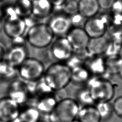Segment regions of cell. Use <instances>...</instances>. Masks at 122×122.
Here are the masks:
<instances>
[{
    "label": "cell",
    "instance_id": "6da1fadb",
    "mask_svg": "<svg viewBox=\"0 0 122 122\" xmlns=\"http://www.w3.org/2000/svg\"><path fill=\"white\" fill-rule=\"evenodd\" d=\"M43 79L54 92L60 91L71 81V70L65 63L56 61L45 69Z\"/></svg>",
    "mask_w": 122,
    "mask_h": 122
},
{
    "label": "cell",
    "instance_id": "7a4b0ae2",
    "mask_svg": "<svg viewBox=\"0 0 122 122\" xmlns=\"http://www.w3.org/2000/svg\"><path fill=\"white\" fill-rule=\"evenodd\" d=\"M25 37L32 47L44 49L50 46L55 36L46 23L37 22L29 27Z\"/></svg>",
    "mask_w": 122,
    "mask_h": 122
},
{
    "label": "cell",
    "instance_id": "3957f363",
    "mask_svg": "<svg viewBox=\"0 0 122 122\" xmlns=\"http://www.w3.org/2000/svg\"><path fill=\"white\" fill-rule=\"evenodd\" d=\"M27 28L25 20L16 13L12 4H7L3 17L2 30L4 34L12 39L23 36Z\"/></svg>",
    "mask_w": 122,
    "mask_h": 122
},
{
    "label": "cell",
    "instance_id": "277c9868",
    "mask_svg": "<svg viewBox=\"0 0 122 122\" xmlns=\"http://www.w3.org/2000/svg\"><path fill=\"white\" fill-rule=\"evenodd\" d=\"M78 103L74 100L64 98L58 102L53 111L48 114L49 122H71L79 112Z\"/></svg>",
    "mask_w": 122,
    "mask_h": 122
},
{
    "label": "cell",
    "instance_id": "5b68a950",
    "mask_svg": "<svg viewBox=\"0 0 122 122\" xmlns=\"http://www.w3.org/2000/svg\"><path fill=\"white\" fill-rule=\"evenodd\" d=\"M18 75L26 82L36 81L43 76L45 68L40 60L28 57L17 68Z\"/></svg>",
    "mask_w": 122,
    "mask_h": 122
},
{
    "label": "cell",
    "instance_id": "8992f818",
    "mask_svg": "<svg viewBox=\"0 0 122 122\" xmlns=\"http://www.w3.org/2000/svg\"><path fill=\"white\" fill-rule=\"evenodd\" d=\"M73 50L65 36L56 37L50 45V52L56 61L65 62L72 55Z\"/></svg>",
    "mask_w": 122,
    "mask_h": 122
},
{
    "label": "cell",
    "instance_id": "52a82bcc",
    "mask_svg": "<svg viewBox=\"0 0 122 122\" xmlns=\"http://www.w3.org/2000/svg\"><path fill=\"white\" fill-rule=\"evenodd\" d=\"M55 36H65L71 28L70 17L59 11L53 13L46 23Z\"/></svg>",
    "mask_w": 122,
    "mask_h": 122
},
{
    "label": "cell",
    "instance_id": "ba28073f",
    "mask_svg": "<svg viewBox=\"0 0 122 122\" xmlns=\"http://www.w3.org/2000/svg\"><path fill=\"white\" fill-rule=\"evenodd\" d=\"M7 96L20 106L26 104L29 100L26 82L21 79L11 80L7 90Z\"/></svg>",
    "mask_w": 122,
    "mask_h": 122
},
{
    "label": "cell",
    "instance_id": "9c48e42d",
    "mask_svg": "<svg viewBox=\"0 0 122 122\" xmlns=\"http://www.w3.org/2000/svg\"><path fill=\"white\" fill-rule=\"evenodd\" d=\"M20 106L8 96L0 99V121L10 122L19 117Z\"/></svg>",
    "mask_w": 122,
    "mask_h": 122
},
{
    "label": "cell",
    "instance_id": "30bf717a",
    "mask_svg": "<svg viewBox=\"0 0 122 122\" xmlns=\"http://www.w3.org/2000/svg\"><path fill=\"white\" fill-rule=\"evenodd\" d=\"M73 51H81L86 48L90 37L83 28L73 27L65 35Z\"/></svg>",
    "mask_w": 122,
    "mask_h": 122
},
{
    "label": "cell",
    "instance_id": "8fae6325",
    "mask_svg": "<svg viewBox=\"0 0 122 122\" xmlns=\"http://www.w3.org/2000/svg\"><path fill=\"white\" fill-rule=\"evenodd\" d=\"M83 29L91 38L103 36L106 30L105 20L103 15H97L87 19Z\"/></svg>",
    "mask_w": 122,
    "mask_h": 122
},
{
    "label": "cell",
    "instance_id": "7c38bea8",
    "mask_svg": "<svg viewBox=\"0 0 122 122\" xmlns=\"http://www.w3.org/2000/svg\"><path fill=\"white\" fill-rule=\"evenodd\" d=\"M89 92L93 100H98L100 102L108 101L113 95L112 85L105 81H96Z\"/></svg>",
    "mask_w": 122,
    "mask_h": 122
},
{
    "label": "cell",
    "instance_id": "4fadbf2b",
    "mask_svg": "<svg viewBox=\"0 0 122 122\" xmlns=\"http://www.w3.org/2000/svg\"><path fill=\"white\" fill-rule=\"evenodd\" d=\"M31 17L36 19L50 17L54 10L55 6L51 0H32Z\"/></svg>",
    "mask_w": 122,
    "mask_h": 122
},
{
    "label": "cell",
    "instance_id": "5bb4252c",
    "mask_svg": "<svg viewBox=\"0 0 122 122\" xmlns=\"http://www.w3.org/2000/svg\"><path fill=\"white\" fill-rule=\"evenodd\" d=\"M26 46H11L6 51L4 60L16 69L28 57Z\"/></svg>",
    "mask_w": 122,
    "mask_h": 122
},
{
    "label": "cell",
    "instance_id": "9a60e30c",
    "mask_svg": "<svg viewBox=\"0 0 122 122\" xmlns=\"http://www.w3.org/2000/svg\"><path fill=\"white\" fill-rule=\"evenodd\" d=\"M58 101L53 93L38 97L35 107L41 113L48 115L56 106Z\"/></svg>",
    "mask_w": 122,
    "mask_h": 122
},
{
    "label": "cell",
    "instance_id": "2e32d148",
    "mask_svg": "<svg viewBox=\"0 0 122 122\" xmlns=\"http://www.w3.org/2000/svg\"><path fill=\"white\" fill-rule=\"evenodd\" d=\"M78 12L87 19L97 15L100 9L97 0H79Z\"/></svg>",
    "mask_w": 122,
    "mask_h": 122
},
{
    "label": "cell",
    "instance_id": "e0dca14e",
    "mask_svg": "<svg viewBox=\"0 0 122 122\" xmlns=\"http://www.w3.org/2000/svg\"><path fill=\"white\" fill-rule=\"evenodd\" d=\"M16 13L24 19L31 17L32 0H15L12 4Z\"/></svg>",
    "mask_w": 122,
    "mask_h": 122
},
{
    "label": "cell",
    "instance_id": "ac0fdd59",
    "mask_svg": "<svg viewBox=\"0 0 122 122\" xmlns=\"http://www.w3.org/2000/svg\"><path fill=\"white\" fill-rule=\"evenodd\" d=\"M78 115L80 122H100L101 117L96 108L86 106L79 110Z\"/></svg>",
    "mask_w": 122,
    "mask_h": 122
},
{
    "label": "cell",
    "instance_id": "d6986e66",
    "mask_svg": "<svg viewBox=\"0 0 122 122\" xmlns=\"http://www.w3.org/2000/svg\"><path fill=\"white\" fill-rule=\"evenodd\" d=\"M108 47L107 40L103 36L91 38L88 44V51L92 54L98 55L104 52Z\"/></svg>",
    "mask_w": 122,
    "mask_h": 122
},
{
    "label": "cell",
    "instance_id": "ffe728a7",
    "mask_svg": "<svg viewBox=\"0 0 122 122\" xmlns=\"http://www.w3.org/2000/svg\"><path fill=\"white\" fill-rule=\"evenodd\" d=\"M41 113L32 105H27L20 108L19 118L22 122H38L40 121Z\"/></svg>",
    "mask_w": 122,
    "mask_h": 122
},
{
    "label": "cell",
    "instance_id": "44dd1931",
    "mask_svg": "<svg viewBox=\"0 0 122 122\" xmlns=\"http://www.w3.org/2000/svg\"><path fill=\"white\" fill-rule=\"evenodd\" d=\"M17 73V69L4 59L0 62V79L12 80Z\"/></svg>",
    "mask_w": 122,
    "mask_h": 122
},
{
    "label": "cell",
    "instance_id": "7402d4cb",
    "mask_svg": "<svg viewBox=\"0 0 122 122\" xmlns=\"http://www.w3.org/2000/svg\"><path fill=\"white\" fill-rule=\"evenodd\" d=\"M60 12L70 17L78 12V1L76 0H66L60 7Z\"/></svg>",
    "mask_w": 122,
    "mask_h": 122
},
{
    "label": "cell",
    "instance_id": "603a6c76",
    "mask_svg": "<svg viewBox=\"0 0 122 122\" xmlns=\"http://www.w3.org/2000/svg\"><path fill=\"white\" fill-rule=\"evenodd\" d=\"M54 91L45 81L43 77L37 81L36 84L35 95L38 97L53 94Z\"/></svg>",
    "mask_w": 122,
    "mask_h": 122
},
{
    "label": "cell",
    "instance_id": "cb8c5ba5",
    "mask_svg": "<svg viewBox=\"0 0 122 122\" xmlns=\"http://www.w3.org/2000/svg\"><path fill=\"white\" fill-rule=\"evenodd\" d=\"M71 70V81L75 82H82L85 80L88 76L86 70L83 69L80 66L76 67Z\"/></svg>",
    "mask_w": 122,
    "mask_h": 122
},
{
    "label": "cell",
    "instance_id": "d4e9b609",
    "mask_svg": "<svg viewBox=\"0 0 122 122\" xmlns=\"http://www.w3.org/2000/svg\"><path fill=\"white\" fill-rule=\"evenodd\" d=\"M111 10L112 16L115 19L122 22V0H115Z\"/></svg>",
    "mask_w": 122,
    "mask_h": 122
},
{
    "label": "cell",
    "instance_id": "484cf974",
    "mask_svg": "<svg viewBox=\"0 0 122 122\" xmlns=\"http://www.w3.org/2000/svg\"><path fill=\"white\" fill-rule=\"evenodd\" d=\"M87 19L78 12L70 16V20L71 26L73 27H78L83 28Z\"/></svg>",
    "mask_w": 122,
    "mask_h": 122
},
{
    "label": "cell",
    "instance_id": "4316f807",
    "mask_svg": "<svg viewBox=\"0 0 122 122\" xmlns=\"http://www.w3.org/2000/svg\"><path fill=\"white\" fill-rule=\"evenodd\" d=\"M96 109L98 111L101 118H106L109 116L111 112L112 108L110 105L107 102H100L97 105Z\"/></svg>",
    "mask_w": 122,
    "mask_h": 122
},
{
    "label": "cell",
    "instance_id": "83f0119b",
    "mask_svg": "<svg viewBox=\"0 0 122 122\" xmlns=\"http://www.w3.org/2000/svg\"><path fill=\"white\" fill-rule=\"evenodd\" d=\"M77 98L80 102L82 103L83 102L87 104L90 103L93 100L90 92L88 91L80 92L78 94Z\"/></svg>",
    "mask_w": 122,
    "mask_h": 122
},
{
    "label": "cell",
    "instance_id": "f1b7e54d",
    "mask_svg": "<svg viewBox=\"0 0 122 122\" xmlns=\"http://www.w3.org/2000/svg\"><path fill=\"white\" fill-rule=\"evenodd\" d=\"M113 110L116 115L122 119V96L115 100L113 104Z\"/></svg>",
    "mask_w": 122,
    "mask_h": 122
},
{
    "label": "cell",
    "instance_id": "f546056e",
    "mask_svg": "<svg viewBox=\"0 0 122 122\" xmlns=\"http://www.w3.org/2000/svg\"><path fill=\"white\" fill-rule=\"evenodd\" d=\"M11 40V46H26V40L25 36H20L15 37Z\"/></svg>",
    "mask_w": 122,
    "mask_h": 122
},
{
    "label": "cell",
    "instance_id": "4dcf8cb0",
    "mask_svg": "<svg viewBox=\"0 0 122 122\" xmlns=\"http://www.w3.org/2000/svg\"><path fill=\"white\" fill-rule=\"evenodd\" d=\"M100 8L103 10H111L115 0H97Z\"/></svg>",
    "mask_w": 122,
    "mask_h": 122
},
{
    "label": "cell",
    "instance_id": "1f68e13d",
    "mask_svg": "<svg viewBox=\"0 0 122 122\" xmlns=\"http://www.w3.org/2000/svg\"><path fill=\"white\" fill-rule=\"evenodd\" d=\"M6 50L5 49L4 45L0 42V62L4 59Z\"/></svg>",
    "mask_w": 122,
    "mask_h": 122
},
{
    "label": "cell",
    "instance_id": "d6a6232c",
    "mask_svg": "<svg viewBox=\"0 0 122 122\" xmlns=\"http://www.w3.org/2000/svg\"><path fill=\"white\" fill-rule=\"evenodd\" d=\"M55 7H60L66 0H51Z\"/></svg>",
    "mask_w": 122,
    "mask_h": 122
},
{
    "label": "cell",
    "instance_id": "836d02e7",
    "mask_svg": "<svg viewBox=\"0 0 122 122\" xmlns=\"http://www.w3.org/2000/svg\"><path fill=\"white\" fill-rule=\"evenodd\" d=\"M2 25H3V19L0 17V32L2 30Z\"/></svg>",
    "mask_w": 122,
    "mask_h": 122
},
{
    "label": "cell",
    "instance_id": "e575fe53",
    "mask_svg": "<svg viewBox=\"0 0 122 122\" xmlns=\"http://www.w3.org/2000/svg\"><path fill=\"white\" fill-rule=\"evenodd\" d=\"M119 58L122 61V47H121V48L120 49V50L119 52Z\"/></svg>",
    "mask_w": 122,
    "mask_h": 122
},
{
    "label": "cell",
    "instance_id": "d590c367",
    "mask_svg": "<svg viewBox=\"0 0 122 122\" xmlns=\"http://www.w3.org/2000/svg\"><path fill=\"white\" fill-rule=\"evenodd\" d=\"M10 122H22L20 120V119L19 118H17L15 119V120H13V121H12Z\"/></svg>",
    "mask_w": 122,
    "mask_h": 122
},
{
    "label": "cell",
    "instance_id": "8d00e7d4",
    "mask_svg": "<svg viewBox=\"0 0 122 122\" xmlns=\"http://www.w3.org/2000/svg\"><path fill=\"white\" fill-rule=\"evenodd\" d=\"M120 75L122 76V68H121V70L120 71Z\"/></svg>",
    "mask_w": 122,
    "mask_h": 122
},
{
    "label": "cell",
    "instance_id": "74e56055",
    "mask_svg": "<svg viewBox=\"0 0 122 122\" xmlns=\"http://www.w3.org/2000/svg\"><path fill=\"white\" fill-rule=\"evenodd\" d=\"M71 122H80L79 121H78V120H74V121H72Z\"/></svg>",
    "mask_w": 122,
    "mask_h": 122
},
{
    "label": "cell",
    "instance_id": "f35d334b",
    "mask_svg": "<svg viewBox=\"0 0 122 122\" xmlns=\"http://www.w3.org/2000/svg\"><path fill=\"white\" fill-rule=\"evenodd\" d=\"M38 122H43V121H39Z\"/></svg>",
    "mask_w": 122,
    "mask_h": 122
},
{
    "label": "cell",
    "instance_id": "ab89813d",
    "mask_svg": "<svg viewBox=\"0 0 122 122\" xmlns=\"http://www.w3.org/2000/svg\"><path fill=\"white\" fill-rule=\"evenodd\" d=\"M0 122H3V121H0Z\"/></svg>",
    "mask_w": 122,
    "mask_h": 122
}]
</instances>
